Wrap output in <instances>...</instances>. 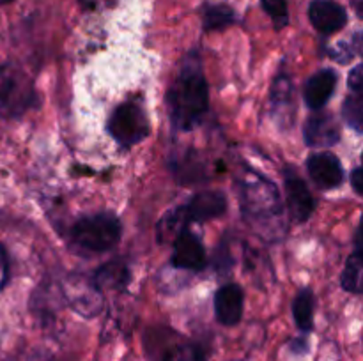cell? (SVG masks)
I'll return each mask as SVG.
<instances>
[{
	"instance_id": "obj_1",
	"label": "cell",
	"mask_w": 363,
	"mask_h": 361,
	"mask_svg": "<svg viewBox=\"0 0 363 361\" xmlns=\"http://www.w3.org/2000/svg\"><path fill=\"white\" fill-rule=\"evenodd\" d=\"M172 126L179 131H190L202 122L209 110V87L201 59L191 52L181 62L179 73L167 92Z\"/></svg>"
},
{
	"instance_id": "obj_2",
	"label": "cell",
	"mask_w": 363,
	"mask_h": 361,
	"mask_svg": "<svg viewBox=\"0 0 363 361\" xmlns=\"http://www.w3.org/2000/svg\"><path fill=\"white\" fill-rule=\"evenodd\" d=\"M241 212L254 225H269L282 218V200L275 184L252 168H245L238 180Z\"/></svg>"
},
{
	"instance_id": "obj_3",
	"label": "cell",
	"mask_w": 363,
	"mask_h": 361,
	"mask_svg": "<svg viewBox=\"0 0 363 361\" xmlns=\"http://www.w3.org/2000/svg\"><path fill=\"white\" fill-rule=\"evenodd\" d=\"M123 227L112 212L82 216L71 227V237L84 250L92 253H105L119 244Z\"/></svg>"
},
{
	"instance_id": "obj_4",
	"label": "cell",
	"mask_w": 363,
	"mask_h": 361,
	"mask_svg": "<svg viewBox=\"0 0 363 361\" xmlns=\"http://www.w3.org/2000/svg\"><path fill=\"white\" fill-rule=\"evenodd\" d=\"M35 105L38 92L30 78L20 67L0 64V112L20 117Z\"/></svg>"
},
{
	"instance_id": "obj_5",
	"label": "cell",
	"mask_w": 363,
	"mask_h": 361,
	"mask_svg": "<svg viewBox=\"0 0 363 361\" xmlns=\"http://www.w3.org/2000/svg\"><path fill=\"white\" fill-rule=\"evenodd\" d=\"M106 131L119 147L130 149L140 144L151 133V124L145 110L137 101H124L110 115Z\"/></svg>"
},
{
	"instance_id": "obj_6",
	"label": "cell",
	"mask_w": 363,
	"mask_h": 361,
	"mask_svg": "<svg viewBox=\"0 0 363 361\" xmlns=\"http://www.w3.org/2000/svg\"><path fill=\"white\" fill-rule=\"evenodd\" d=\"M62 290L67 304L85 319H92L99 315L103 306H105L103 290H99L94 280H89L84 275L67 276L62 283Z\"/></svg>"
},
{
	"instance_id": "obj_7",
	"label": "cell",
	"mask_w": 363,
	"mask_h": 361,
	"mask_svg": "<svg viewBox=\"0 0 363 361\" xmlns=\"http://www.w3.org/2000/svg\"><path fill=\"white\" fill-rule=\"evenodd\" d=\"M227 211V197L223 191L208 190L194 195L186 205L172 212L177 222L206 223L220 218Z\"/></svg>"
},
{
	"instance_id": "obj_8",
	"label": "cell",
	"mask_w": 363,
	"mask_h": 361,
	"mask_svg": "<svg viewBox=\"0 0 363 361\" xmlns=\"http://www.w3.org/2000/svg\"><path fill=\"white\" fill-rule=\"evenodd\" d=\"M284 188H286V198L287 205H289L291 218L296 223H305L314 212L315 202L303 177L293 166L284 168Z\"/></svg>"
},
{
	"instance_id": "obj_9",
	"label": "cell",
	"mask_w": 363,
	"mask_h": 361,
	"mask_svg": "<svg viewBox=\"0 0 363 361\" xmlns=\"http://www.w3.org/2000/svg\"><path fill=\"white\" fill-rule=\"evenodd\" d=\"M174 268L186 271H202L208 265L206 248L202 241L190 229H181L174 241V253L170 258Z\"/></svg>"
},
{
	"instance_id": "obj_10",
	"label": "cell",
	"mask_w": 363,
	"mask_h": 361,
	"mask_svg": "<svg viewBox=\"0 0 363 361\" xmlns=\"http://www.w3.org/2000/svg\"><path fill=\"white\" fill-rule=\"evenodd\" d=\"M305 144L312 149L333 147L340 140V130L332 113L315 110L303 127Z\"/></svg>"
},
{
	"instance_id": "obj_11",
	"label": "cell",
	"mask_w": 363,
	"mask_h": 361,
	"mask_svg": "<svg viewBox=\"0 0 363 361\" xmlns=\"http://www.w3.org/2000/svg\"><path fill=\"white\" fill-rule=\"evenodd\" d=\"M308 18L318 32L332 35L347 25V11L333 0H314L308 7Z\"/></svg>"
},
{
	"instance_id": "obj_12",
	"label": "cell",
	"mask_w": 363,
	"mask_h": 361,
	"mask_svg": "<svg viewBox=\"0 0 363 361\" xmlns=\"http://www.w3.org/2000/svg\"><path fill=\"white\" fill-rule=\"evenodd\" d=\"M307 172L311 179L323 190H332L342 184L344 170L340 159L332 152H318L307 159Z\"/></svg>"
},
{
	"instance_id": "obj_13",
	"label": "cell",
	"mask_w": 363,
	"mask_h": 361,
	"mask_svg": "<svg viewBox=\"0 0 363 361\" xmlns=\"http://www.w3.org/2000/svg\"><path fill=\"white\" fill-rule=\"evenodd\" d=\"M245 294L238 283L222 285L215 294V315L222 326H236L243 317Z\"/></svg>"
},
{
	"instance_id": "obj_14",
	"label": "cell",
	"mask_w": 363,
	"mask_h": 361,
	"mask_svg": "<svg viewBox=\"0 0 363 361\" xmlns=\"http://www.w3.org/2000/svg\"><path fill=\"white\" fill-rule=\"evenodd\" d=\"M337 80H339V76H337L335 71L330 69V67L312 74L303 88L305 105L311 110H314V112L315 110H321L323 106L330 101L333 92H335Z\"/></svg>"
},
{
	"instance_id": "obj_15",
	"label": "cell",
	"mask_w": 363,
	"mask_h": 361,
	"mask_svg": "<svg viewBox=\"0 0 363 361\" xmlns=\"http://www.w3.org/2000/svg\"><path fill=\"white\" fill-rule=\"evenodd\" d=\"M94 283L103 289H112V290H123L126 289L128 283L131 282V271L128 264L121 258L110 260L103 264L98 271L94 273Z\"/></svg>"
},
{
	"instance_id": "obj_16",
	"label": "cell",
	"mask_w": 363,
	"mask_h": 361,
	"mask_svg": "<svg viewBox=\"0 0 363 361\" xmlns=\"http://www.w3.org/2000/svg\"><path fill=\"white\" fill-rule=\"evenodd\" d=\"M362 269H363V250H362V229L358 227L354 236V250L347 257L346 268L340 276V285L346 292L360 294L362 292Z\"/></svg>"
},
{
	"instance_id": "obj_17",
	"label": "cell",
	"mask_w": 363,
	"mask_h": 361,
	"mask_svg": "<svg viewBox=\"0 0 363 361\" xmlns=\"http://www.w3.org/2000/svg\"><path fill=\"white\" fill-rule=\"evenodd\" d=\"M293 317L300 331H312L314 328V294L308 287L301 289L293 299Z\"/></svg>"
},
{
	"instance_id": "obj_18",
	"label": "cell",
	"mask_w": 363,
	"mask_h": 361,
	"mask_svg": "<svg viewBox=\"0 0 363 361\" xmlns=\"http://www.w3.org/2000/svg\"><path fill=\"white\" fill-rule=\"evenodd\" d=\"M160 361H208V356L202 345L179 338L163 349Z\"/></svg>"
},
{
	"instance_id": "obj_19",
	"label": "cell",
	"mask_w": 363,
	"mask_h": 361,
	"mask_svg": "<svg viewBox=\"0 0 363 361\" xmlns=\"http://www.w3.org/2000/svg\"><path fill=\"white\" fill-rule=\"evenodd\" d=\"M202 18H204V30L215 32L230 27L236 21V13L227 4H208Z\"/></svg>"
},
{
	"instance_id": "obj_20",
	"label": "cell",
	"mask_w": 363,
	"mask_h": 361,
	"mask_svg": "<svg viewBox=\"0 0 363 361\" xmlns=\"http://www.w3.org/2000/svg\"><path fill=\"white\" fill-rule=\"evenodd\" d=\"M269 101H272L273 112L289 113L291 110H294L293 85H291L289 76H287L286 73H280L279 76L275 78V84H273Z\"/></svg>"
},
{
	"instance_id": "obj_21",
	"label": "cell",
	"mask_w": 363,
	"mask_h": 361,
	"mask_svg": "<svg viewBox=\"0 0 363 361\" xmlns=\"http://www.w3.org/2000/svg\"><path fill=\"white\" fill-rule=\"evenodd\" d=\"M176 170V176L179 179V183H199V179L204 177V165L197 159V156L191 154V151L188 152V156L184 159L177 158V163L172 166Z\"/></svg>"
},
{
	"instance_id": "obj_22",
	"label": "cell",
	"mask_w": 363,
	"mask_h": 361,
	"mask_svg": "<svg viewBox=\"0 0 363 361\" xmlns=\"http://www.w3.org/2000/svg\"><path fill=\"white\" fill-rule=\"evenodd\" d=\"M342 117L350 127H353L357 133L363 130V96L351 92L342 105Z\"/></svg>"
},
{
	"instance_id": "obj_23",
	"label": "cell",
	"mask_w": 363,
	"mask_h": 361,
	"mask_svg": "<svg viewBox=\"0 0 363 361\" xmlns=\"http://www.w3.org/2000/svg\"><path fill=\"white\" fill-rule=\"evenodd\" d=\"M261 6L266 13L272 16L277 28H284L289 23V11H287V0H261Z\"/></svg>"
},
{
	"instance_id": "obj_24",
	"label": "cell",
	"mask_w": 363,
	"mask_h": 361,
	"mask_svg": "<svg viewBox=\"0 0 363 361\" xmlns=\"http://www.w3.org/2000/svg\"><path fill=\"white\" fill-rule=\"evenodd\" d=\"M347 87H350L351 92H357V94H362L363 92V66L362 64H357V66L350 71V76H347Z\"/></svg>"
},
{
	"instance_id": "obj_25",
	"label": "cell",
	"mask_w": 363,
	"mask_h": 361,
	"mask_svg": "<svg viewBox=\"0 0 363 361\" xmlns=\"http://www.w3.org/2000/svg\"><path fill=\"white\" fill-rule=\"evenodd\" d=\"M7 280H9V258L6 248L0 243V290L7 285Z\"/></svg>"
},
{
	"instance_id": "obj_26",
	"label": "cell",
	"mask_w": 363,
	"mask_h": 361,
	"mask_svg": "<svg viewBox=\"0 0 363 361\" xmlns=\"http://www.w3.org/2000/svg\"><path fill=\"white\" fill-rule=\"evenodd\" d=\"M362 173H363V168L360 165L354 166L353 172H351V186H353L354 193L357 195H362Z\"/></svg>"
},
{
	"instance_id": "obj_27",
	"label": "cell",
	"mask_w": 363,
	"mask_h": 361,
	"mask_svg": "<svg viewBox=\"0 0 363 361\" xmlns=\"http://www.w3.org/2000/svg\"><path fill=\"white\" fill-rule=\"evenodd\" d=\"M291 349H293L294 354H305V353H307V349H308L307 340H305V338L293 340V343H291Z\"/></svg>"
},
{
	"instance_id": "obj_28",
	"label": "cell",
	"mask_w": 363,
	"mask_h": 361,
	"mask_svg": "<svg viewBox=\"0 0 363 361\" xmlns=\"http://www.w3.org/2000/svg\"><path fill=\"white\" fill-rule=\"evenodd\" d=\"M13 2V0H0V6H6V4Z\"/></svg>"
}]
</instances>
